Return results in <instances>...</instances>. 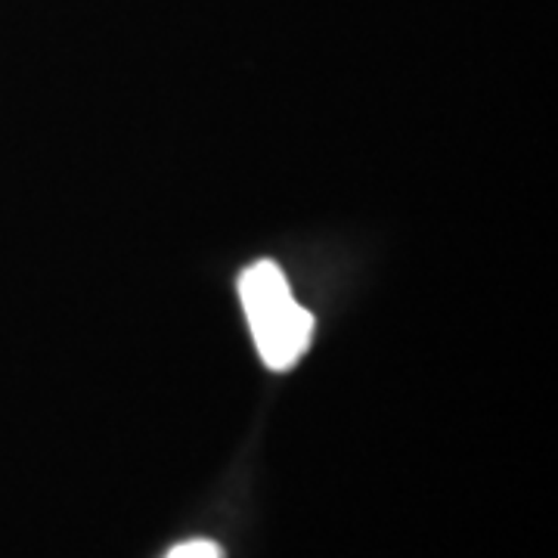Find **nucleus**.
<instances>
[{
  "instance_id": "f03ea898",
  "label": "nucleus",
  "mask_w": 558,
  "mask_h": 558,
  "mask_svg": "<svg viewBox=\"0 0 558 558\" xmlns=\"http://www.w3.org/2000/svg\"><path fill=\"white\" fill-rule=\"evenodd\" d=\"M165 558H223V553L211 539H186V543L174 546Z\"/></svg>"
},
{
  "instance_id": "f257e3e1",
  "label": "nucleus",
  "mask_w": 558,
  "mask_h": 558,
  "mask_svg": "<svg viewBox=\"0 0 558 558\" xmlns=\"http://www.w3.org/2000/svg\"><path fill=\"white\" fill-rule=\"evenodd\" d=\"M240 299L260 360L277 373L292 369L311 344L314 317L295 301L279 264L258 260L242 270Z\"/></svg>"
}]
</instances>
